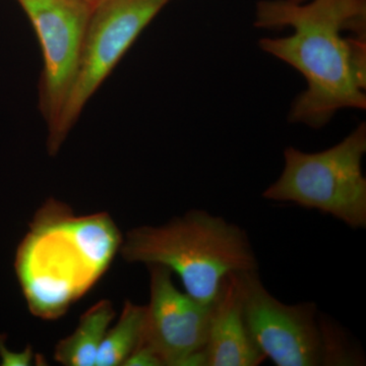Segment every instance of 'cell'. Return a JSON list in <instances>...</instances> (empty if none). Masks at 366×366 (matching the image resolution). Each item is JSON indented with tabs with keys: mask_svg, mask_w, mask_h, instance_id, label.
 <instances>
[{
	"mask_svg": "<svg viewBox=\"0 0 366 366\" xmlns=\"http://www.w3.org/2000/svg\"><path fill=\"white\" fill-rule=\"evenodd\" d=\"M147 307L127 301L117 326L106 332L96 360L97 366L122 365L143 344Z\"/></svg>",
	"mask_w": 366,
	"mask_h": 366,
	"instance_id": "cell-11",
	"label": "cell"
},
{
	"mask_svg": "<svg viewBox=\"0 0 366 366\" xmlns=\"http://www.w3.org/2000/svg\"><path fill=\"white\" fill-rule=\"evenodd\" d=\"M149 268L150 303L142 345L157 354L164 366H208L204 347L212 305L178 290L169 269Z\"/></svg>",
	"mask_w": 366,
	"mask_h": 366,
	"instance_id": "cell-8",
	"label": "cell"
},
{
	"mask_svg": "<svg viewBox=\"0 0 366 366\" xmlns=\"http://www.w3.org/2000/svg\"><path fill=\"white\" fill-rule=\"evenodd\" d=\"M289 1L295 2V4H303V2H307V0H289Z\"/></svg>",
	"mask_w": 366,
	"mask_h": 366,
	"instance_id": "cell-14",
	"label": "cell"
},
{
	"mask_svg": "<svg viewBox=\"0 0 366 366\" xmlns=\"http://www.w3.org/2000/svg\"><path fill=\"white\" fill-rule=\"evenodd\" d=\"M32 24L43 54L39 108L48 127L57 117L78 67L81 46L96 2L16 0Z\"/></svg>",
	"mask_w": 366,
	"mask_h": 366,
	"instance_id": "cell-7",
	"label": "cell"
},
{
	"mask_svg": "<svg viewBox=\"0 0 366 366\" xmlns=\"http://www.w3.org/2000/svg\"><path fill=\"white\" fill-rule=\"evenodd\" d=\"M0 355L2 358V365L28 366L33 360V352L31 347H28L24 352L14 353L9 350L0 339Z\"/></svg>",
	"mask_w": 366,
	"mask_h": 366,
	"instance_id": "cell-13",
	"label": "cell"
},
{
	"mask_svg": "<svg viewBox=\"0 0 366 366\" xmlns=\"http://www.w3.org/2000/svg\"><path fill=\"white\" fill-rule=\"evenodd\" d=\"M124 366H164L160 357L149 348L141 345L124 361Z\"/></svg>",
	"mask_w": 366,
	"mask_h": 366,
	"instance_id": "cell-12",
	"label": "cell"
},
{
	"mask_svg": "<svg viewBox=\"0 0 366 366\" xmlns=\"http://www.w3.org/2000/svg\"><path fill=\"white\" fill-rule=\"evenodd\" d=\"M204 351L208 366H257L266 360L245 320L240 273L226 277L212 305Z\"/></svg>",
	"mask_w": 366,
	"mask_h": 366,
	"instance_id": "cell-9",
	"label": "cell"
},
{
	"mask_svg": "<svg viewBox=\"0 0 366 366\" xmlns=\"http://www.w3.org/2000/svg\"><path fill=\"white\" fill-rule=\"evenodd\" d=\"M366 124H360L340 143L317 153L293 147L284 151L280 177L264 190L269 201L317 209L352 229L366 227Z\"/></svg>",
	"mask_w": 366,
	"mask_h": 366,
	"instance_id": "cell-4",
	"label": "cell"
},
{
	"mask_svg": "<svg viewBox=\"0 0 366 366\" xmlns=\"http://www.w3.org/2000/svg\"><path fill=\"white\" fill-rule=\"evenodd\" d=\"M112 302L102 300L86 310L76 331L59 342L54 358L66 366H94L108 326L114 319Z\"/></svg>",
	"mask_w": 366,
	"mask_h": 366,
	"instance_id": "cell-10",
	"label": "cell"
},
{
	"mask_svg": "<svg viewBox=\"0 0 366 366\" xmlns=\"http://www.w3.org/2000/svg\"><path fill=\"white\" fill-rule=\"evenodd\" d=\"M255 26H291L292 35L264 38V52L290 64L307 86L296 98L289 120L320 129L339 110L366 108V0H262Z\"/></svg>",
	"mask_w": 366,
	"mask_h": 366,
	"instance_id": "cell-1",
	"label": "cell"
},
{
	"mask_svg": "<svg viewBox=\"0 0 366 366\" xmlns=\"http://www.w3.org/2000/svg\"><path fill=\"white\" fill-rule=\"evenodd\" d=\"M245 320L252 340L277 366L360 365L343 331L322 319L314 302L285 305L267 290L257 271L242 272Z\"/></svg>",
	"mask_w": 366,
	"mask_h": 366,
	"instance_id": "cell-3",
	"label": "cell"
},
{
	"mask_svg": "<svg viewBox=\"0 0 366 366\" xmlns=\"http://www.w3.org/2000/svg\"><path fill=\"white\" fill-rule=\"evenodd\" d=\"M81 1L96 2V1H97V0H81Z\"/></svg>",
	"mask_w": 366,
	"mask_h": 366,
	"instance_id": "cell-15",
	"label": "cell"
},
{
	"mask_svg": "<svg viewBox=\"0 0 366 366\" xmlns=\"http://www.w3.org/2000/svg\"><path fill=\"white\" fill-rule=\"evenodd\" d=\"M72 220L66 207L49 202L16 255V274L29 307L45 319L64 314L103 274L79 244Z\"/></svg>",
	"mask_w": 366,
	"mask_h": 366,
	"instance_id": "cell-5",
	"label": "cell"
},
{
	"mask_svg": "<svg viewBox=\"0 0 366 366\" xmlns=\"http://www.w3.org/2000/svg\"><path fill=\"white\" fill-rule=\"evenodd\" d=\"M120 247L125 261L159 264L177 274L185 292L206 305H213L228 274L257 269L247 232L202 209L158 227L132 229Z\"/></svg>",
	"mask_w": 366,
	"mask_h": 366,
	"instance_id": "cell-2",
	"label": "cell"
},
{
	"mask_svg": "<svg viewBox=\"0 0 366 366\" xmlns=\"http://www.w3.org/2000/svg\"><path fill=\"white\" fill-rule=\"evenodd\" d=\"M170 0H97L81 46L78 67L61 109L48 127L47 148L55 155L84 108L147 26Z\"/></svg>",
	"mask_w": 366,
	"mask_h": 366,
	"instance_id": "cell-6",
	"label": "cell"
}]
</instances>
